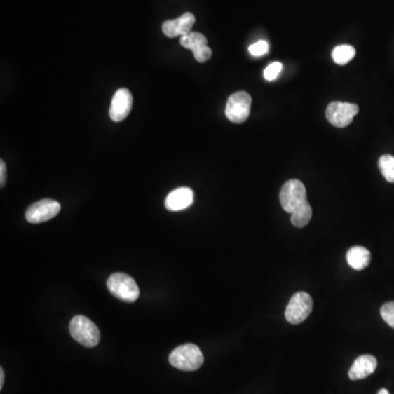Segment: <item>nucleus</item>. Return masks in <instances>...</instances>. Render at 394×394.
Returning <instances> with one entry per match:
<instances>
[{
    "label": "nucleus",
    "instance_id": "f257e3e1",
    "mask_svg": "<svg viewBox=\"0 0 394 394\" xmlns=\"http://www.w3.org/2000/svg\"><path fill=\"white\" fill-rule=\"evenodd\" d=\"M280 205L283 210L292 214V225L304 228L312 218L311 205L307 200V190L299 180H290L283 185L280 193Z\"/></svg>",
    "mask_w": 394,
    "mask_h": 394
},
{
    "label": "nucleus",
    "instance_id": "f03ea898",
    "mask_svg": "<svg viewBox=\"0 0 394 394\" xmlns=\"http://www.w3.org/2000/svg\"><path fill=\"white\" fill-rule=\"evenodd\" d=\"M169 362L177 369L195 372L204 364V355L195 344L181 345L170 354Z\"/></svg>",
    "mask_w": 394,
    "mask_h": 394
},
{
    "label": "nucleus",
    "instance_id": "7ed1b4c3",
    "mask_svg": "<svg viewBox=\"0 0 394 394\" xmlns=\"http://www.w3.org/2000/svg\"><path fill=\"white\" fill-rule=\"evenodd\" d=\"M69 332L76 342L88 348L97 346L100 342V330L90 319L83 315H75L72 319Z\"/></svg>",
    "mask_w": 394,
    "mask_h": 394
},
{
    "label": "nucleus",
    "instance_id": "20e7f679",
    "mask_svg": "<svg viewBox=\"0 0 394 394\" xmlns=\"http://www.w3.org/2000/svg\"><path fill=\"white\" fill-rule=\"evenodd\" d=\"M107 290L114 297L124 302H135L140 297L136 280L125 273H114L107 280Z\"/></svg>",
    "mask_w": 394,
    "mask_h": 394
},
{
    "label": "nucleus",
    "instance_id": "39448f33",
    "mask_svg": "<svg viewBox=\"0 0 394 394\" xmlns=\"http://www.w3.org/2000/svg\"><path fill=\"white\" fill-rule=\"evenodd\" d=\"M313 309V300L307 292H299L290 298L285 318L290 322V325H299L309 317Z\"/></svg>",
    "mask_w": 394,
    "mask_h": 394
},
{
    "label": "nucleus",
    "instance_id": "423d86ee",
    "mask_svg": "<svg viewBox=\"0 0 394 394\" xmlns=\"http://www.w3.org/2000/svg\"><path fill=\"white\" fill-rule=\"evenodd\" d=\"M360 112V107L354 103L335 102L330 103L325 111V118L334 128H347L352 124L353 118Z\"/></svg>",
    "mask_w": 394,
    "mask_h": 394
},
{
    "label": "nucleus",
    "instance_id": "0eeeda50",
    "mask_svg": "<svg viewBox=\"0 0 394 394\" xmlns=\"http://www.w3.org/2000/svg\"><path fill=\"white\" fill-rule=\"evenodd\" d=\"M252 97L245 91H239L230 95L226 105V116L230 122L243 124L251 112Z\"/></svg>",
    "mask_w": 394,
    "mask_h": 394
},
{
    "label": "nucleus",
    "instance_id": "6e6552de",
    "mask_svg": "<svg viewBox=\"0 0 394 394\" xmlns=\"http://www.w3.org/2000/svg\"><path fill=\"white\" fill-rule=\"evenodd\" d=\"M60 212V204L57 201L46 198L31 205L25 212V219L31 224H41L56 217Z\"/></svg>",
    "mask_w": 394,
    "mask_h": 394
},
{
    "label": "nucleus",
    "instance_id": "1a4fd4ad",
    "mask_svg": "<svg viewBox=\"0 0 394 394\" xmlns=\"http://www.w3.org/2000/svg\"><path fill=\"white\" fill-rule=\"evenodd\" d=\"M180 44L183 48L191 50L195 60L198 62H206L212 57V48L208 46V39L200 32H190L181 36Z\"/></svg>",
    "mask_w": 394,
    "mask_h": 394
},
{
    "label": "nucleus",
    "instance_id": "9d476101",
    "mask_svg": "<svg viewBox=\"0 0 394 394\" xmlns=\"http://www.w3.org/2000/svg\"><path fill=\"white\" fill-rule=\"evenodd\" d=\"M133 107V95L126 88H121L113 95L110 118L113 122H122L128 118Z\"/></svg>",
    "mask_w": 394,
    "mask_h": 394
},
{
    "label": "nucleus",
    "instance_id": "9b49d317",
    "mask_svg": "<svg viewBox=\"0 0 394 394\" xmlns=\"http://www.w3.org/2000/svg\"><path fill=\"white\" fill-rule=\"evenodd\" d=\"M195 23V17L193 13H185L175 20H167L163 23V32L168 38H177L184 36L192 30Z\"/></svg>",
    "mask_w": 394,
    "mask_h": 394
},
{
    "label": "nucleus",
    "instance_id": "f8f14e48",
    "mask_svg": "<svg viewBox=\"0 0 394 394\" xmlns=\"http://www.w3.org/2000/svg\"><path fill=\"white\" fill-rule=\"evenodd\" d=\"M194 202V193L189 187H180L172 191L165 198V208L170 212H179L190 208Z\"/></svg>",
    "mask_w": 394,
    "mask_h": 394
},
{
    "label": "nucleus",
    "instance_id": "ddd939ff",
    "mask_svg": "<svg viewBox=\"0 0 394 394\" xmlns=\"http://www.w3.org/2000/svg\"><path fill=\"white\" fill-rule=\"evenodd\" d=\"M378 362L372 355H362L355 360L348 372L351 380H360L369 377L377 368Z\"/></svg>",
    "mask_w": 394,
    "mask_h": 394
},
{
    "label": "nucleus",
    "instance_id": "4468645a",
    "mask_svg": "<svg viewBox=\"0 0 394 394\" xmlns=\"http://www.w3.org/2000/svg\"><path fill=\"white\" fill-rule=\"evenodd\" d=\"M347 263L349 266L356 271H362L369 265L372 261L370 251L360 245L351 247L346 253Z\"/></svg>",
    "mask_w": 394,
    "mask_h": 394
},
{
    "label": "nucleus",
    "instance_id": "2eb2a0df",
    "mask_svg": "<svg viewBox=\"0 0 394 394\" xmlns=\"http://www.w3.org/2000/svg\"><path fill=\"white\" fill-rule=\"evenodd\" d=\"M356 55V50L352 46H339L333 50L332 58L337 65H346Z\"/></svg>",
    "mask_w": 394,
    "mask_h": 394
},
{
    "label": "nucleus",
    "instance_id": "dca6fc26",
    "mask_svg": "<svg viewBox=\"0 0 394 394\" xmlns=\"http://www.w3.org/2000/svg\"><path fill=\"white\" fill-rule=\"evenodd\" d=\"M380 172L384 179L390 183H394V157L391 155H383L378 161Z\"/></svg>",
    "mask_w": 394,
    "mask_h": 394
},
{
    "label": "nucleus",
    "instance_id": "f3484780",
    "mask_svg": "<svg viewBox=\"0 0 394 394\" xmlns=\"http://www.w3.org/2000/svg\"><path fill=\"white\" fill-rule=\"evenodd\" d=\"M380 315H381L382 319L394 329V301L384 304L380 309Z\"/></svg>",
    "mask_w": 394,
    "mask_h": 394
},
{
    "label": "nucleus",
    "instance_id": "a211bd4d",
    "mask_svg": "<svg viewBox=\"0 0 394 394\" xmlns=\"http://www.w3.org/2000/svg\"><path fill=\"white\" fill-rule=\"evenodd\" d=\"M283 65L282 62H272L271 65L267 66L264 69V78L267 81H273V80L276 79L280 75V72H282Z\"/></svg>",
    "mask_w": 394,
    "mask_h": 394
},
{
    "label": "nucleus",
    "instance_id": "6ab92c4d",
    "mask_svg": "<svg viewBox=\"0 0 394 394\" xmlns=\"http://www.w3.org/2000/svg\"><path fill=\"white\" fill-rule=\"evenodd\" d=\"M249 52L251 55L254 56V57H259V56H263L269 52V43L266 41H257V43L252 44L250 46Z\"/></svg>",
    "mask_w": 394,
    "mask_h": 394
},
{
    "label": "nucleus",
    "instance_id": "aec40b11",
    "mask_svg": "<svg viewBox=\"0 0 394 394\" xmlns=\"http://www.w3.org/2000/svg\"><path fill=\"white\" fill-rule=\"evenodd\" d=\"M6 179H7V169H6L5 161L1 160L0 161V186H5Z\"/></svg>",
    "mask_w": 394,
    "mask_h": 394
},
{
    "label": "nucleus",
    "instance_id": "412c9836",
    "mask_svg": "<svg viewBox=\"0 0 394 394\" xmlns=\"http://www.w3.org/2000/svg\"><path fill=\"white\" fill-rule=\"evenodd\" d=\"M4 382H5V372L3 368H0V390L3 389Z\"/></svg>",
    "mask_w": 394,
    "mask_h": 394
},
{
    "label": "nucleus",
    "instance_id": "4be33fe9",
    "mask_svg": "<svg viewBox=\"0 0 394 394\" xmlns=\"http://www.w3.org/2000/svg\"><path fill=\"white\" fill-rule=\"evenodd\" d=\"M378 394H390L389 391H388L387 389H381L380 390L379 392H378Z\"/></svg>",
    "mask_w": 394,
    "mask_h": 394
}]
</instances>
